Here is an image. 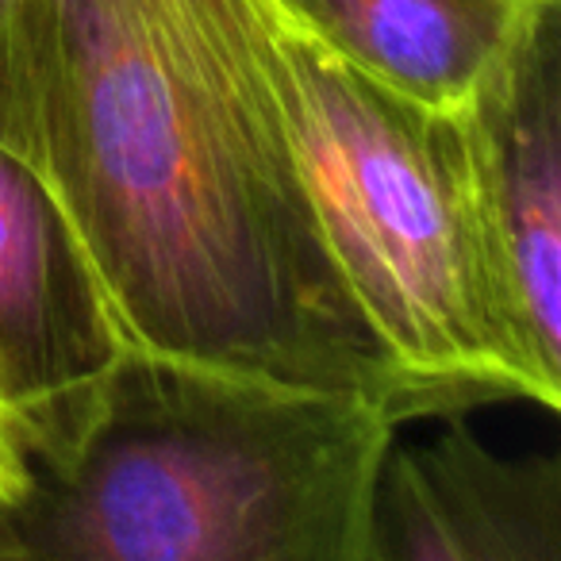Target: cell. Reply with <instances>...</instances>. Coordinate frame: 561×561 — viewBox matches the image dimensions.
Returning <instances> with one entry per match:
<instances>
[{
	"label": "cell",
	"instance_id": "1",
	"mask_svg": "<svg viewBox=\"0 0 561 561\" xmlns=\"http://www.w3.org/2000/svg\"><path fill=\"white\" fill-rule=\"evenodd\" d=\"M43 173L127 343L231 374L412 392L362 320L300 173L257 0H47Z\"/></svg>",
	"mask_w": 561,
	"mask_h": 561
},
{
	"label": "cell",
	"instance_id": "2",
	"mask_svg": "<svg viewBox=\"0 0 561 561\" xmlns=\"http://www.w3.org/2000/svg\"><path fill=\"white\" fill-rule=\"evenodd\" d=\"M397 427L362 392L127 343L70 458L0 504V561H369Z\"/></svg>",
	"mask_w": 561,
	"mask_h": 561
},
{
	"label": "cell",
	"instance_id": "3",
	"mask_svg": "<svg viewBox=\"0 0 561 561\" xmlns=\"http://www.w3.org/2000/svg\"><path fill=\"white\" fill-rule=\"evenodd\" d=\"M257 9L316 216L415 420L500 400L550 412L492 277L458 116L369 81L270 0Z\"/></svg>",
	"mask_w": 561,
	"mask_h": 561
},
{
	"label": "cell",
	"instance_id": "4",
	"mask_svg": "<svg viewBox=\"0 0 561 561\" xmlns=\"http://www.w3.org/2000/svg\"><path fill=\"white\" fill-rule=\"evenodd\" d=\"M127 351L50 178L0 142V415L27 469L70 458Z\"/></svg>",
	"mask_w": 561,
	"mask_h": 561
},
{
	"label": "cell",
	"instance_id": "5",
	"mask_svg": "<svg viewBox=\"0 0 561 561\" xmlns=\"http://www.w3.org/2000/svg\"><path fill=\"white\" fill-rule=\"evenodd\" d=\"M492 277L550 412L561 408V0H535L458 112Z\"/></svg>",
	"mask_w": 561,
	"mask_h": 561
},
{
	"label": "cell",
	"instance_id": "6",
	"mask_svg": "<svg viewBox=\"0 0 561 561\" xmlns=\"http://www.w3.org/2000/svg\"><path fill=\"white\" fill-rule=\"evenodd\" d=\"M369 561H561V469L500 458L461 423L385 450L369 500Z\"/></svg>",
	"mask_w": 561,
	"mask_h": 561
},
{
	"label": "cell",
	"instance_id": "7",
	"mask_svg": "<svg viewBox=\"0 0 561 561\" xmlns=\"http://www.w3.org/2000/svg\"><path fill=\"white\" fill-rule=\"evenodd\" d=\"M369 81L458 116L535 0H270Z\"/></svg>",
	"mask_w": 561,
	"mask_h": 561
},
{
	"label": "cell",
	"instance_id": "8",
	"mask_svg": "<svg viewBox=\"0 0 561 561\" xmlns=\"http://www.w3.org/2000/svg\"><path fill=\"white\" fill-rule=\"evenodd\" d=\"M50 12L47 0H0V142L43 170Z\"/></svg>",
	"mask_w": 561,
	"mask_h": 561
},
{
	"label": "cell",
	"instance_id": "9",
	"mask_svg": "<svg viewBox=\"0 0 561 561\" xmlns=\"http://www.w3.org/2000/svg\"><path fill=\"white\" fill-rule=\"evenodd\" d=\"M27 484V461L24 450H20L16 435H12L9 420L0 415V504H9L24 492Z\"/></svg>",
	"mask_w": 561,
	"mask_h": 561
}]
</instances>
